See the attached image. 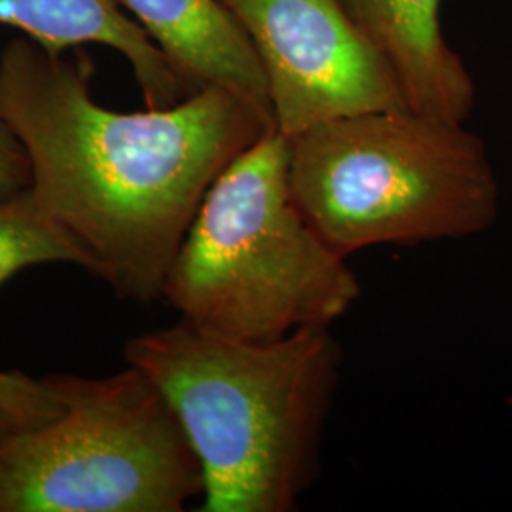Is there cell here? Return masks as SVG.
<instances>
[{
  "instance_id": "7",
  "label": "cell",
  "mask_w": 512,
  "mask_h": 512,
  "mask_svg": "<svg viewBox=\"0 0 512 512\" xmlns=\"http://www.w3.org/2000/svg\"><path fill=\"white\" fill-rule=\"evenodd\" d=\"M397 76L408 107L450 122L475 109V80L442 33V0H340Z\"/></svg>"
},
{
  "instance_id": "8",
  "label": "cell",
  "mask_w": 512,
  "mask_h": 512,
  "mask_svg": "<svg viewBox=\"0 0 512 512\" xmlns=\"http://www.w3.org/2000/svg\"><path fill=\"white\" fill-rule=\"evenodd\" d=\"M118 2L196 90L217 86L236 93L274 126L268 82L253 42L220 0Z\"/></svg>"
},
{
  "instance_id": "2",
  "label": "cell",
  "mask_w": 512,
  "mask_h": 512,
  "mask_svg": "<svg viewBox=\"0 0 512 512\" xmlns=\"http://www.w3.org/2000/svg\"><path fill=\"white\" fill-rule=\"evenodd\" d=\"M124 357L164 393L200 459V511L298 507L319 476L344 366L332 327L249 342L179 319L131 338Z\"/></svg>"
},
{
  "instance_id": "10",
  "label": "cell",
  "mask_w": 512,
  "mask_h": 512,
  "mask_svg": "<svg viewBox=\"0 0 512 512\" xmlns=\"http://www.w3.org/2000/svg\"><path fill=\"white\" fill-rule=\"evenodd\" d=\"M54 262L92 274L90 256L42 209L29 186L0 196V289L21 270Z\"/></svg>"
},
{
  "instance_id": "5",
  "label": "cell",
  "mask_w": 512,
  "mask_h": 512,
  "mask_svg": "<svg viewBox=\"0 0 512 512\" xmlns=\"http://www.w3.org/2000/svg\"><path fill=\"white\" fill-rule=\"evenodd\" d=\"M54 380L65 410L0 439V512H181L202 497L200 459L143 370Z\"/></svg>"
},
{
  "instance_id": "9",
  "label": "cell",
  "mask_w": 512,
  "mask_h": 512,
  "mask_svg": "<svg viewBox=\"0 0 512 512\" xmlns=\"http://www.w3.org/2000/svg\"><path fill=\"white\" fill-rule=\"evenodd\" d=\"M0 25L48 54L105 46L131 67L147 109H167L198 92L118 0H0Z\"/></svg>"
},
{
  "instance_id": "12",
  "label": "cell",
  "mask_w": 512,
  "mask_h": 512,
  "mask_svg": "<svg viewBox=\"0 0 512 512\" xmlns=\"http://www.w3.org/2000/svg\"><path fill=\"white\" fill-rule=\"evenodd\" d=\"M31 184V162L14 129L0 112V196L14 194Z\"/></svg>"
},
{
  "instance_id": "11",
  "label": "cell",
  "mask_w": 512,
  "mask_h": 512,
  "mask_svg": "<svg viewBox=\"0 0 512 512\" xmlns=\"http://www.w3.org/2000/svg\"><path fill=\"white\" fill-rule=\"evenodd\" d=\"M63 410L54 376L37 380L19 370H0V439L40 427Z\"/></svg>"
},
{
  "instance_id": "4",
  "label": "cell",
  "mask_w": 512,
  "mask_h": 512,
  "mask_svg": "<svg viewBox=\"0 0 512 512\" xmlns=\"http://www.w3.org/2000/svg\"><path fill=\"white\" fill-rule=\"evenodd\" d=\"M298 209L340 255L486 232L499 183L484 141L412 109L368 112L289 139Z\"/></svg>"
},
{
  "instance_id": "1",
  "label": "cell",
  "mask_w": 512,
  "mask_h": 512,
  "mask_svg": "<svg viewBox=\"0 0 512 512\" xmlns=\"http://www.w3.org/2000/svg\"><path fill=\"white\" fill-rule=\"evenodd\" d=\"M93 63L29 38L0 52V112L31 162L37 202L120 298H162L165 275L220 173L272 122L205 86L167 109L118 112L92 93Z\"/></svg>"
},
{
  "instance_id": "3",
  "label": "cell",
  "mask_w": 512,
  "mask_h": 512,
  "mask_svg": "<svg viewBox=\"0 0 512 512\" xmlns=\"http://www.w3.org/2000/svg\"><path fill=\"white\" fill-rule=\"evenodd\" d=\"M289 139L260 137L228 165L192 220L165 275L162 300L198 329L272 342L332 327L361 283L298 209Z\"/></svg>"
},
{
  "instance_id": "6",
  "label": "cell",
  "mask_w": 512,
  "mask_h": 512,
  "mask_svg": "<svg viewBox=\"0 0 512 512\" xmlns=\"http://www.w3.org/2000/svg\"><path fill=\"white\" fill-rule=\"evenodd\" d=\"M253 42L277 133L368 112L410 109L384 57L340 0H220Z\"/></svg>"
}]
</instances>
